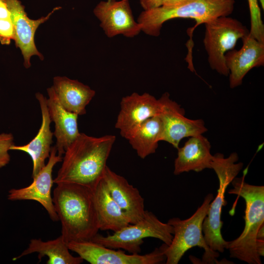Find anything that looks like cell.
<instances>
[{
  "instance_id": "cell-27",
  "label": "cell",
  "mask_w": 264,
  "mask_h": 264,
  "mask_svg": "<svg viewBox=\"0 0 264 264\" xmlns=\"http://www.w3.org/2000/svg\"><path fill=\"white\" fill-rule=\"evenodd\" d=\"M163 0H139L140 5L143 10H148L160 7Z\"/></svg>"
},
{
  "instance_id": "cell-19",
  "label": "cell",
  "mask_w": 264,
  "mask_h": 264,
  "mask_svg": "<svg viewBox=\"0 0 264 264\" xmlns=\"http://www.w3.org/2000/svg\"><path fill=\"white\" fill-rule=\"evenodd\" d=\"M174 174L178 175L193 171L199 172L211 169L213 155L211 144L207 138L200 134L190 137L184 146L177 149Z\"/></svg>"
},
{
  "instance_id": "cell-18",
  "label": "cell",
  "mask_w": 264,
  "mask_h": 264,
  "mask_svg": "<svg viewBox=\"0 0 264 264\" xmlns=\"http://www.w3.org/2000/svg\"><path fill=\"white\" fill-rule=\"evenodd\" d=\"M47 92L48 113L51 121L55 124L53 132L56 139L55 146L58 155L62 156L67 148L80 133L78 127V115L63 108L52 87L47 89Z\"/></svg>"
},
{
  "instance_id": "cell-29",
  "label": "cell",
  "mask_w": 264,
  "mask_h": 264,
  "mask_svg": "<svg viewBox=\"0 0 264 264\" xmlns=\"http://www.w3.org/2000/svg\"><path fill=\"white\" fill-rule=\"evenodd\" d=\"M257 240H264V224L262 225L258 232L257 236Z\"/></svg>"
},
{
  "instance_id": "cell-16",
  "label": "cell",
  "mask_w": 264,
  "mask_h": 264,
  "mask_svg": "<svg viewBox=\"0 0 264 264\" xmlns=\"http://www.w3.org/2000/svg\"><path fill=\"white\" fill-rule=\"evenodd\" d=\"M115 201L122 209L131 224L144 217V199L138 190L130 184L123 176L112 171L107 166L102 177Z\"/></svg>"
},
{
  "instance_id": "cell-31",
  "label": "cell",
  "mask_w": 264,
  "mask_h": 264,
  "mask_svg": "<svg viewBox=\"0 0 264 264\" xmlns=\"http://www.w3.org/2000/svg\"></svg>"
},
{
  "instance_id": "cell-22",
  "label": "cell",
  "mask_w": 264,
  "mask_h": 264,
  "mask_svg": "<svg viewBox=\"0 0 264 264\" xmlns=\"http://www.w3.org/2000/svg\"><path fill=\"white\" fill-rule=\"evenodd\" d=\"M67 243L61 235L59 237L46 242L41 239H32L28 247L20 255L13 259L17 260L23 256L38 253L40 261L44 256L48 257L47 264H80L83 259L80 256L75 257L69 252Z\"/></svg>"
},
{
  "instance_id": "cell-3",
  "label": "cell",
  "mask_w": 264,
  "mask_h": 264,
  "mask_svg": "<svg viewBox=\"0 0 264 264\" xmlns=\"http://www.w3.org/2000/svg\"><path fill=\"white\" fill-rule=\"evenodd\" d=\"M246 172L242 177L233 179V188L228 191L243 198L245 208L244 229L237 238L228 242L226 249L231 258L249 264H261V257L257 250V236L260 227L264 224V186L246 182Z\"/></svg>"
},
{
  "instance_id": "cell-8",
  "label": "cell",
  "mask_w": 264,
  "mask_h": 264,
  "mask_svg": "<svg viewBox=\"0 0 264 264\" xmlns=\"http://www.w3.org/2000/svg\"><path fill=\"white\" fill-rule=\"evenodd\" d=\"M203 40L211 68L224 76L229 75L225 55L234 49L238 41L249 33L240 21L229 16L219 17L205 24Z\"/></svg>"
},
{
  "instance_id": "cell-23",
  "label": "cell",
  "mask_w": 264,
  "mask_h": 264,
  "mask_svg": "<svg viewBox=\"0 0 264 264\" xmlns=\"http://www.w3.org/2000/svg\"><path fill=\"white\" fill-rule=\"evenodd\" d=\"M162 132V121L157 115L144 122L127 140L138 156L144 159L155 152Z\"/></svg>"
},
{
  "instance_id": "cell-25",
  "label": "cell",
  "mask_w": 264,
  "mask_h": 264,
  "mask_svg": "<svg viewBox=\"0 0 264 264\" xmlns=\"http://www.w3.org/2000/svg\"><path fill=\"white\" fill-rule=\"evenodd\" d=\"M250 17L249 35L257 40L264 43V24L259 0H247Z\"/></svg>"
},
{
  "instance_id": "cell-6",
  "label": "cell",
  "mask_w": 264,
  "mask_h": 264,
  "mask_svg": "<svg viewBox=\"0 0 264 264\" xmlns=\"http://www.w3.org/2000/svg\"><path fill=\"white\" fill-rule=\"evenodd\" d=\"M238 160V155L235 152L227 158L220 153L213 155L211 169L217 176L219 186L217 196L211 202L203 220L202 232L210 248L218 252H223L227 245L228 242L224 240L221 233L223 224L221 214L223 206L227 203L224 198L227 188L243 167L242 162L237 163Z\"/></svg>"
},
{
  "instance_id": "cell-11",
  "label": "cell",
  "mask_w": 264,
  "mask_h": 264,
  "mask_svg": "<svg viewBox=\"0 0 264 264\" xmlns=\"http://www.w3.org/2000/svg\"><path fill=\"white\" fill-rule=\"evenodd\" d=\"M93 13L108 38L119 35L133 38L141 32V25L134 20L129 0L101 1L94 8Z\"/></svg>"
},
{
  "instance_id": "cell-14",
  "label": "cell",
  "mask_w": 264,
  "mask_h": 264,
  "mask_svg": "<svg viewBox=\"0 0 264 264\" xmlns=\"http://www.w3.org/2000/svg\"><path fill=\"white\" fill-rule=\"evenodd\" d=\"M11 13L15 30L14 41L20 48L24 59V66L27 68L31 66L30 59L36 55L41 60L44 56L37 49L35 44V34L38 27L47 21L51 15L61 7L54 8L45 17L37 20L30 19L24 10V6L20 0H5Z\"/></svg>"
},
{
  "instance_id": "cell-26",
  "label": "cell",
  "mask_w": 264,
  "mask_h": 264,
  "mask_svg": "<svg viewBox=\"0 0 264 264\" xmlns=\"http://www.w3.org/2000/svg\"><path fill=\"white\" fill-rule=\"evenodd\" d=\"M14 145V136L11 133L0 134V169L7 165L10 161L9 151Z\"/></svg>"
},
{
  "instance_id": "cell-12",
  "label": "cell",
  "mask_w": 264,
  "mask_h": 264,
  "mask_svg": "<svg viewBox=\"0 0 264 264\" xmlns=\"http://www.w3.org/2000/svg\"><path fill=\"white\" fill-rule=\"evenodd\" d=\"M160 110L159 99L147 92H133L121 99L115 127L127 139L144 122L158 115Z\"/></svg>"
},
{
  "instance_id": "cell-24",
  "label": "cell",
  "mask_w": 264,
  "mask_h": 264,
  "mask_svg": "<svg viewBox=\"0 0 264 264\" xmlns=\"http://www.w3.org/2000/svg\"><path fill=\"white\" fill-rule=\"evenodd\" d=\"M15 39V30L11 13L5 0H0V43L9 45Z\"/></svg>"
},
{
  "instance_id": "cell-10",
  "label": "cell",
  "mask_w": 264,
  "mask_h": 264,
  "mask_svg": "<svg viewBox=\"0 0 264 264\" xmlns=\"http://www.w3.org/2000/svg\"><path fill=\"white\" fill-rule=\"evenodd\" d=\"M159 99L161 110L158 115L163 126L161 141L177 149L183 138L202 134L207 131L203 120L186 117L184 109L170 98L169 93H163Z\"/></svg>"
},
{
  "instance_id": "cell-15",
  "label": "cell",
  "mask_w": 264,
  "mask_h": 264,
  "mask_svg": "<svg viewBox=\"0 0 264 264\" xmlns=\"http://www.w3.org/2000/svg\"><path fill=\"white\" fill-rule=\"evenodd\" d=\"M242 40V45L239 50L233 49L225 55L231 88L241 85L243 78L251 69L264 65V43L249 34Z\"/></svg>"
},
{
  "instance_id": "cell-20",
  "label": "cell",
  "mask_w": 264,
  "mask_h": 264,
  "mask_svg": "<svg viewBox=\"0 0 264 264\" xmlns=\"http://www.w3.org/2000/svg\"><path fill=\"white\" fill-rule=\"evenodd\" d=\"M92 192L99 230L114 232L130 224L102 178L92 189Z\"/></svg>"
},
{
  "instance_id": "cell-30",
  "label": "cell",
  "mask_w": 264,
  "mask_h": 264,
  "mask_svg": "<svg viewBox=\"0 0 264 264\" xmlns=\"http://www.w3.org/2000/svg\"><path fill=\"white\" fill-rule=\"evenodd\" d=\"M259 2L261 4L262 10H264V0H259Z\"/></svg>"
},
{
  "instance_id": "cell-7",
  "label": "cell",
  "mask_w": 264,
  "mask_h": 264,
  "mask_svg": "<svg viewBox=\"0 0 264 264\" xmlns=\"http://www.w3.org/2000/svg\"><path fill=\"white\" fill-rule=\"evenodd\" d=\"M174 234L173 227L160 221L152 212L145 211L141 220L122 228L111 235L97 234L91 241L113 249H122L132 254H139L143 239L151 237L169 245Z\"/></svg>"
},
{
  "instance_id": "cell-21",
  "label": "cell",
  "mask_w": 264,
  "mask_h": 264,
  "mask_svg": "<svg viewBox=\"0 0 264 264\" xmlns=\"http://www.w3.org/2000/svg\"><path fill=\"white\" fill-rule=\"evenodd\" d=\"M52 87L63 108L78 115L86 113V108L95 95L89 86L65 76L54 77Z\"/></svg>"
},
{
  "instance_id": "cell-4",
  "label": "cell",
  "mask_w": 264,
  "mask_h": 264,
  "mask_svg": "<svg viewBox=\"0 0 264 264\" xmlns=\"http://www.w3.org/2000/svg\"><path fill=\"white\" fill-rule=\"evenodd\" d=\"M235 0H193L182 6L166 8L162 6L143 10L138 17L141 31L146 34L158 37L163 24L170 20L191 19L196 22L191 32L199 25L205 24L219 17L229 16L233 12Z\"/></svg>"
},
{
  "instance_id": "cell-28",
  "label": "cell",
  "mask_w": 264,
  "mask_h": 264,
  "mask_svg": "<svg viewBox=\"0 0 264 264\" xmlns=\"http://www.w3.org/2000/svg\"><path fill=\"white\" fill-rule=\"evenodd\" d=\"M193 0H163L161 6L166 8L177 7L187 4Z\"/></svg>"
},
{
  "instance_id": "cell-13",
  "label": "cell",
  "mask_w": 264,
  "mask_h": 264,
  "mask_svg": "<svg viewBox=\"0 0 264 264\" xmlns=\"http://www.w3.org/2000/svg\"><path fill=\"white\" fill-rule=\"evenodd\" d=\"M62 159V156L58 155L55 146L52 147L47 163L33 178V182L24 188L10 189L7 195L8 199L12 201L32 200L37 201L44 207L53 221L59 220L51 191L54 183L52 176L53 169Z\"/></svg>"
},
{
  "instance_id": "cell-5",
  "label": "cell",
  "mask_w": 264,
  "mask_h": 264,
  "mask_svg": "<svg viewBox=\"0 0 264 264\" xmlns=\"http://www.w3.org/2000/svg\"><path fill=\"white\" fill-rule=\"evenodd\" d=\"M213 198L212 194H207L202 204L188 219L173 218L168 220L167 222L173 227L174 234L171 244L166 246L164 251L166 264H177L186 251L196 246L204 250L202 263L219 262L217 258L220 256L219 252L210 248L202 232V223Z\"/></svg>"
},
{
  "instance_id": "cell-1",
  "label": "cell",
  "mask_w": 264,
  "mask_h": 264,
  "mask_svg": "<svg viewBox=\"0 0 264 264\" xmlns=\"http://www.w3.org/2000/svg\"><path fill=\"white\" fill-rule=\"evenodd\" d=\"M115 135L80 133L65 151L54 183H73L93 189L103 177Z\"/></svg>"
},
{
  "instance_id": "cell-2",
  "label": "cell",
  "mask_w": 264,
  "mask_h": 264,
  "mask_svg": "<svg viewBox=\"0 0 264 264\" xmlns=\"http://www.w3.org/2000/svg\"><path fill=\"white\" fill-rule=\"evenodd\" d=\"M52 200L61 223V235L67 243L90 241L98 233L92 189L73 183H58Z\"/></svg>"
},
{
  "instance_id": "cell-9",
  "label": "cell",
  "mask_w": 264,
  "mask_h": 264,
  "mask_svg": "<svg viewBox=\"0 0 264 264\" xmlns=\"http://www.w3.org/2000/svg\"><path fill=\"white\" fill-rule=\"evenodd\" d=\"M69 249L91 264H158L166 261L164 254L167 245L163 243L150 253L127 254L125 251L115 250L91 240L71 241Z\"/></svg>"
},
{
  "instance_id": "cell-17",
  "label": "cell",
  "mask_w": 264,
  "mask_h": 264,
  "mask_svg": "<svg viewBox=\"0 0 264 264\" xmlns=\"http://www.w3.org/2000/svg\"><path fill=\"white\" fill-rule=\"evenodd\" d=\"M42 113V124L35 137L28 143L17 146L14 145L10 150L25 152L31 157L33 163L32 178L34 177L45 165V161L49 158L51 150L52 137L54 135L50 130V119L47 106V98L42 93H36Z\"/></svg>"
}]
</instances>
